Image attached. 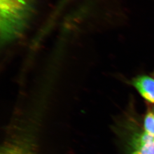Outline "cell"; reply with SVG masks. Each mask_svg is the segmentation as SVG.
I'll list each match as a JSON object with an SVG mask.
<instances>
[{"mask_svg":"<svg viewBox=\"0 0 154 154\" xmlns=\"http://www.w3.org/2000/svg\"><path fill=\"white\" fill-rule=\"evenodd\" d=\"M35 0H0V38L2 45L25 33L34 12Z\"/></svg>","mask_w":154,"mask_h":154,"instance_id":"cell-1","label":"cell"},{"mask_svg":"<svg viewBox=\"0 0 154 154\" xmlns=\"http://www.w3.org/2000/svg\"><path fill=\"white\" fill-rule=\"evenodd\" d=\"M33 137L28 134H17L6 139L0 154H36Z\"/></svg>","mask_w":154,"mask_h":154,"instance_id":"cell-2","label":"cell"},{"mask_svg":"<svg viewBox=\"0 0 154 154\" xmlns=\"http://www.w3.org/2000/svg\"><path fill=\"white\" fill-rule=\"evenodd\" d=\"M131 140L130 154H154V137L143 131H135Z\"/></svg>","mask_w":154,"mask_h":154,"instance_id":"cell-3","label":"cell"},{"mask_svg":"<svg viewBox=\"0 0 154 154\" xmlns=\"http://www.w3.org/2000/svg\"><path fill=\"white\" fill-rule=\"evenodd\" d=\"M133 86L148 102L154 103V75H140L132 79Z\"/></svg>","mask_w":154,"mask_h":154,"instance_id":"cell-4","label":"cell"},{"mask_svg":"<svg viewBox=\"0 0 154 154\" xmlns=\"http://www.w3.org/2000/svg\"><path fill=\"white\" fill-rule=\"evenodd\" d=\"M143 131L149 136L154 137V111H147L143 120Z\"/></svg>","mask_w":154,"mask_h":154,"instance_id":"cell-5","label":"cell"}]
</instances>
